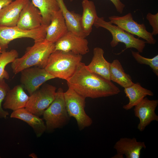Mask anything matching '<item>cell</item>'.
Segmentation results:
<instances>
[{
	"mask_svg": "<svg viewBox=\"0 0 158 158\" xmlns=\"http://www.w3.org/2000/svg\"><path fill=\"white\" fill-rule=\"evenodd\" d=\"M114 5L116 11L119 13H123L125 5L120 0H110Z\"/></svg>",
	"mask_w": 158,
	"mask_h": 158,
	"instance_id": "obj_29",
	"label": "cell"
},
{
	"mask_svg": "<svg viewBox=\"0 0 158 158\" xmlns=\"http://www.w3.org/2000/svg\"><path fill=\"white\" fill-rule=\"evenodd\" d=\"M82 55L55 50L49 56L44 68L55 78L66 80L71 77L81 62Z\"/></svg>",
	"mask_w": 158,
	"mask_h": 158,
	"instance_id": "obj_3",
	"label": "cell"
},
{
	"mask_svg": "<svg viewBox=\"0 0 158 158\" xmlns=\"http://www.w3.org/2000/svg\"><path fill=\"white\" fill-rule=\"evenodd\" d=\"M64 95L67 113L70 117L76 120L79 130L90 126L92 120L85 111V98L69 87Z\"/></svg>",
	"mask_w": 158,
	"mask_h": 158,
	"instance_id": "obj_6",
	"label": "cell"
},
{
	"mask_svg": "<svg viewBox=\"0 0 158 158\" xmlns=\"http://www.w3.org/2000/svg\"><path fill=\"white\" fill-rule=\"evenodd\" d=\"M30 0H15L0 10V25L16 26L20 13Z\"/></svg>",
	"mask_w": 158,
	"mask_h": 158,
	"instance_id": "obj_15",
	"label": "cell"
},
{
	"mask_svg": "<svg viewBox=\"0 0 158 158\" xmlns=\"http://www.w3.org/2000/svg\"><path fill=\"white\" fill-rule=\"evenodd\" d=\"M110 80L124 88L133 85V83L130 75L126 73L118 59H115L111 63Z\"/></svg>",
	"mask_w": 158,
	"mask_h": 158,
	"instance_id": "obj_23",
	"label": "cell"
},
{
	"mask_svg": "<svg viewBox=\"0 0 158 158\" xmlns=\"http://www.w3.org/2000/svg\"><path fill=\"white\" fill-rule=\"evenodd\" d=\"M29 96L24 90L21 85L15 86L8 91L3 104V108L13 111L25 108Z\"/></svg>",
	"mask_w": 158,
	"mask_h": 158,
	"instance_id": "obj_16",
	"label": "cell"
},
{
	"mask_svg": "<svg viewBox=\"0 0 158 158\" xmlns=\"http://www.w3.org/2000/svg\"><path fill=\"white\" fill-rule=\"evenodd\" d=\"M55 87L48 84L43 85L29 96L25 108L29 111L40 117L54 100L56 94Z\"/></svg>",
	"mask_w": 158,
	"mask_h": 158,
	"instance_id": "obj_8",
	"label": "cell"
},
{
	"mask_svg": "<svg viewBox=\"0 0 158 158\" xmlns=\"http://www.w3.org/2000/svg\"><path fill=\"white\" fill-rule=\"evenodd\" d=\"M32 3L40 10L44 25L48 26L53 15L60 10L56 0H32Z\"/></svg>",
	"mask_w": 158,
	"mask_h": 158,
	"instance_id": "obj_24",
	"label": "cell"
},
{
	"mask_svg": "<svg viewBox=\"0 0 158 158\" xmlns=\"http://www.w3.org/2000/svg\"><path fill=\"white\" fill-rule=\"evenodd\" d=\"M124 88L126 97L129 99V102L123 106V109L126 110L133 108L147 95H154L152 91L143 87L139 83H134L132 85Z\"/></svg>",
	"mask_w": 158,
	"mask_h": 158,
	"instance_id": "obj_22",
	"label": "cell"
},
{
	"mask_svg": "<svg viewBox=\"0 0 158 158\" xmlns=\"http://www.w3.org/2000/svg\"><path fill=\"white\" fill-rule=\"evenodd\" d=\"M65 19L68 31L80 37L85 38L80 25L81 15L67 8L63 0H56Z\"/></svg>",
	"mask_w": 158,
	"mask_h": 158,
	"instance_id": "obj_21",
	"label": "cell"
},
{
	"mask_svg": "<svg viewBox=\"0 0 158 158\" xmlns=\"http://www.w3.org/2000/svg\"><path fill=\"white\" fill-rule=\"evenodd\" d=\"M13 1V0H0V10Z\"/></svg>",
	"mask_w": 158,
	"mask_h": 158,
	"instance_id": "obj_30",
	"label": "cell"
},
{
	"mask_svg": "<svg viewBox=\"0 0 158 158\" xmlns=\"http://www.w3.org/2000/svg\"><path fill=\"white\" fill-rule=\"evenodd\" d=\"M20 82L30 95L47 81L55 78L44 68L33 66L20 72Z\"/></svg>",
	"mask_w": 158,
	"mask_h": 158,
	"instance_id": "obj_10",
	"label": "cell"
},
{
	"mask_svg": "<svg viewBox=\"0 0 158 158\" xmlns=\"http://www.w3.org/2000/svg\"><path fill=\"white\" fill-rule=\"evenodd\" d=\"M83 37L68 31L55 43V50L71 52L81 55L89 52L88 42Z\"/></svg>",
	"mask_w": 158,
	"mask_h": 158,
	"instance_id": "obj_11",
	"label": "cell"
},
{
	"mask_svg": "<svg viewBox=\"0 0 158 158\" xmlns=\"http://www.w3.org/2000/svg\"><path fill=\"white\" fill-rule=\"evenodd\" d=\"M10 117L18 119L28 123L33 129L36 136L40 137L46 130L45 124L39 116L23 108L13 111Z\"/></svg>",
	"mask_w": 158,
	"mask_h": 158,
	"instance_id": "obj_19",
	"label": "cell"
},
{
	"mask_svg": "<svg viewBox=\"0 0 158 158\" xmlns=\"http://www.w3.org/2000/svg\"><path fill=\"white\" fill-rule=\"evenodd\" d=\"M64 93L62 88H59L54 100L43 113L46 130L48 131L63 127L70 119L66 108Z\"/></svg>",
	"mask_w": 158,
	"mask_h": 158,
	"instance_id": "obj_4",
	"label": "cell"
},
{
	"mask_svg": "<svg viewBox=\"0 0 158 158\" xmlns=\"http://www.w3.org/2000/svg\"><path fill=\"white\" fill-rule=\"evenodd\" d=\"M146 18L152 28V34L157 35L158 34V13L155 14L149 13L147 14Z\"/></svg>",
	"mask_w": 158,
	"mask_h": 158,
	"instance_id": "obj_28",
	"label": "cell"
},
{
	"mask_svg": "<svg viewBox=\"0 0 158 158\" xmlns=\"http://www.w3.org/2000/svg\"><path fill=\"white\" fill-rule=\"evenodd\" d=\"M66 81L68 87L85 98L113 96L120 91L111 81L90 71L85 64L81 62Z\"/></svg>",
	"mask_w": 158,
	"mask_h": 158,
	"instance_id": "obj_1",
	"label": "cell"
},
{
	"mask_svg": "<svg viewBox=\"0 0 158 158\" xmlns=\"http://www.w3.org/2000/svg\"><path fill=\"white\" fill-rule=\"evenodd\" d=\"M82 4L83 12L80 19V25L82 31L86 37L92 32V26L98 16L93 1L83 0Z\"/></svg>",
	"mask_w": 158,
	"mask_h": 158,
	"instance_id": "obj_20",
	"label": "cell"
},
{
	"mask_svg": "<svg viewBox=\"0 0 158 158\" xmlns=\"http://www.w3.org/2000/svg\"><path fill=\"white\" fill-rule=\"evenodd\" d=\"M68 31L64 18L59 10L53 15L47 26L45 39L55 43Z\"/></svg>",
	"mask_w": 158,
	"mask_h": 158,
	"instance_id": "obj_17",
	"label": "cell"
},
{
	"mask_svg": "<svg viewBox=\"0 0 158 158\" xmlns=\"http://www.w3.org/2000/svg\"><path fill=\"white\" fill-rule=\"evenodd\" d=\"M18 53L15 49L9 51H4L0 54V78L8 79L9 73L5 70L6 66L11 63L16 58L18 57Z\"/></svg>",
	"mask_w": 158,
	"mask_h": 158,
	"instance_id": "obj_25",
	"label": "cell"
},
{
	"mask_svg": "<svg viewBox=\"0 0 158 158\" xmlns=\"http://www.w3.org/2000/svg\"><path fill=\"white\" fill-rule=\"evenodd\" d=\"M55 50V43L45 39L34 41L31 46L27 48L24 54L11 63L13 72L16 74L24 69L37 66L44 68L48 58Z\"/></svg>",
	"mask_w": 158,
	"mask_h": 158,
	"instance_id": "obj_2",
	"label": "cell"
},
{
	"mask_svg": "<svg viewBox=\"0 0 158 158\" xmlns=\"http://www.w3.org/2000/svg\"><path fill=\"white\" fill-rule=\"evenodd\" d=\"M71 1H72L73 0H70Z\"/></svg>",
	"mask_w": 158,
	"mask_h": 158,
	"instance_id": "obj_31",
	"label": "cell"
},
{
	"mask_svg": "<svg viewBox=\"0 0 158 158\" xmlns=\"http://www.w3.org/2000/svg\"><path fill=\"white\" fill-rule=\"evenodd\" d=\"M158 104L157 100H151L145 97L134 107L135 116L140 120L137 126L140 131H143L152 121H158V116L155 112Z\"/></svg>",
	"mask_w": 158,
	"mask_h": 158,
	"instance_id": "obj_12",
	"label": "cell"
},
{
	"mask_svg": "<svg viewBox=\"0 0 158 158\" xmlns=\"http://www.w3.org/2000/svg\"><path fill=\"white\" fill-rule=\"evenodd\" d=\"M132 56L138 63L149 66L155 74L158 76V55L152 58H148L140 55L138 51H131Z\"/></svg>",
	"mask_w": 158,
	"mask_h": 158,
	"instance_id": "obj_26",
	"label": "cell"
},
{
	"mask_svg": "<svg viewBox=\"0 0 158 158\" xmlns=\"http://www.w3.org/2000/svg\"><path fill=\"white\" fill-rule=\"evenodd\" d=\"M10 89V87L5 79L0 78V118H6L9 114L7 111L3 109L2 103Z\"/></svg>",
	"mask_w": 158,
	"mask_h": 158,
	"instance_id": "obj_27",
	"label": "cell"
},
{
	"mask_svg": "<svg viewBox=\"0 0 158 158\" xmlns=\"http://www.w3.org/2000/svg\"><path fill=\"white\" fill-rule=\"evenodd\" d=\"M114 148L117 154L112 158H122L124 155L126 158H139L142 149L146 146L144 142H138L135 138H123L116 142Z\"/></svg>",
	"mask_w": 158,
	"mask_h": 158,
	"instance_id": "obj_14",
	"label": "cell"
},
{
	"mask_svg": "<svg viewBox=\"0 0 158 158\" xmlns=\"http://www.w3.org/2000/svg\"><path fill=\"white\" fill-rule=\"evenodd\" d=\"M109 18L112 24L132 35L137 36L139 38L144 39L147 43L151 44L156 43V40L152 33L147 30L145 25L138 23L134 21L131 13H128L122 16H112Z\"/></svg>",
	"mask_w": 158,
	"mask_h": 158,
	"instance_id": "obj_9",
	"label": "cell"
},
{
	"mask_svg": "<svg viewBox=\"0 0 158 158\" xmlns=\"http://www.w3.org/2000/svg\"><path fill=\"white\" fill-rule=\"evenodd\" d=\"M104 51L102 48L99 47L95 48L93 50V56L92 60L86 67L91 72L110 80V70L111 63L105 59L104 56Z\"/></svg>",
	"mask_w": 158,
	"mask_h": 158,
	"instance_id": "obj_18",
	"label": "cell"
},
{
	"mask_svg": "<svg viewBox=\"0 0 158 158\" xmlns=\"http://www.w3.org/2000/svg\"><path fill=\"white\" fill-rule=\"evenodd\" d=\"M47 25H42L32 30H25L16 26L7 27L0 25V53L6 51L10 42L18 38H29L34 41L45 39Z\"/></svg>",
	"mask_w": 158,
	"mask_h": 158,
	"instance_id": "obj_7",
	"label": "cell"
},
{
	"mask_svg": "<svg viewBox=\"0 0 158 158\" xmlns=\"http://www.w3.org/2000/svg\"><path fill=\"white\" fill-rule=\"evenodd\" d=\"M93 25L96 28H103L110 32L112 37L110 43L111 47H116L119 42L124 44L126 48L121 52L128 48H131L136 49L139 53L143 51L147 43L146 41L135 38L133 35L112 24L110 21H106L103 17L98 16Z\"/></svg>",
	"mask_w": 158,
	"mask_h": 158,
	"instance_id": "obj_5",
	"label": "cell"
},
{
	"mask_svg": "<svg viewBox=\"0 0 158 158\" xmlns=\"http://www.w3.org/2000/svg\"><path fill=\"white\" fill-rule=\"evenodd\" d=\"M42 22L40 10L30 1L21 11L16 26L25 30H32L41 26Z\"/></svg>",
	"mask_w": 158,
	"mask_h": 158,
	"instance_id": "obj_13",
	"label": "cell"
}]
</instances>
